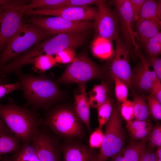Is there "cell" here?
Wrapping results in <instances>:
<instances>
[{
	"mask_svg": "<svg viewBox=\"0 0 161 161\" xmlns=\"http://www.w3.org/2000/svg\"><path fill=\"white\" fill-rule=\"evenodd\" d=\"M0 117L22 145L32 143L43 123L37 114L18 106L10 98L7 104H0Z\"/></svg>",
	"mask_w": 161,
	"mask_h": 161,
	"instance_id": "cell-1",
	"label": "cell"
},
{
	"mask_svg": "<svg viewBox=\"0 0 161 161\" xmlns=\"http://www.w3.org/2000/svg\"><path fill=\"white\" fill-rule=\"evenodd\" d=\"M18 76L28 104L35 108L46 109L57 102L62 92L57 84L51 78L41 75L14 72Z\"/></svg>",
	"mask_w": 161,
	"mask_h": 161,
	"instance_id": "cell-2",
	"label": "cell"
},
{
	"mask_svg": "<svg viewBox=\"0 0 161 161\" xmlns=\"http://www.w3.org/2000/svg\"><path fill=\"white\" fill-rule=\"evenodd\" d=\"M53 34L32 24L23 22L19 30L0 54V68L35 44Z\"/></svg>",
	"mask_w": 161,
	"mask_h": 161,
	"instance_id": "cell-3",
	"label": "cell"
},
{
	"mask_svg": "<svg viewBox=\"0 0 161 161\" xmlns=\"http://www.w3.org/2000/svg\"><path fill=\"white\" fill-rule=\"evenodd\" d=\"M44 123L54 133L66 138H81L84 134L83 123L69 106L53 108L47 115Z\"/></svg>",
	"mask_w": 161,
	"mask_h": 161,
	"instance_id": "cell-4",
	"label": "cell"
},
{
	"mask_svg": "<svg viewBox=\"0 0 161 161\" xmlns=\"http://www.w3.org/2000/svg\"><path fill=\"white\" fill-rule=\"evenodd\" d=\"M106 75L105 70L98 65L86 55L80 54L69 63L58 80V83H86L96 78H102Z\"/></svg>",
	"mask_w": 161,
	"mask_h": 161,
	"instance_id": "cell-5",
	"label": "cell"
},
{
	"mask_svg": "<svg viewBox=\"0 0 161 161\" xmlns=\"http://www.w3.org/2000/svg\"><path fill=\"white\" fill-rule=\"evenodd\" d=\"M125 134L119 106L113 107L109 120L106 123L104 137L97 161H107L123 147Z\"/></svg>",
	"mask_w": 161,
	"mask_h": 161,
	"instance_id": "cell-6",
	"label": "cell"
},
{
	"mask_svg": "<svg viewBox=\"0 0 161 161\" xmlns=\"http://www.w3.org/2000/svg\"><path fill=\"white\" fill-rule=\"evenodd\" d=\"M32 24L53 34L86 32L94 28L91 21H72L62 18L53 16L46 18L32 17L29 19Z\"/></svg>",
	"mask_w": 161,
	"mask_h": 161,
	"instance_id": "cell-7",
	"label": "cell"
},
{
	"mask_svg": "<svg viewBox=\"0 0 161 161\" xmlns=\"http://www.w3.org/2000/svg\"><path fill=\"white\" fill-rule=\"evenodd\" d=\"M114 41V53L109 66L110 74L112 78L116 76L120 79L133 91L129 49L120 37Z\"/></svg>",
	"mask_w": 161,
	"mask_h": 161,
	"instance_id": "cell-8",
	"label": "cell"
},
{
	"mask_svg": "<svg viewBox=\"0 0 161 161\" xmlns=\"http://www.w3.org/2000/svg\"><path fill=\"white\" fill-rule=\"evenodd\" d=\"M97 6L98 10L94 26L97 36L114 41L120 37L118 17L105 1Z\"/></svg>",
	"mask_w": 161,
	"mask_h": 161,
	"instance_id": "cell-9",
	"label": "cell"
},
{
	"mask_svg": "<svg viewBox=\"0 0 161 161\" xmlns=\"http://www.w3.org/2000/svg\"><path fill=\"white\" fill-rule=\"evenodd\" d=\"M112 2L116 8L125 44L129 49L132 47L134 49H139L138 38L133 29L134 21L129 0H115Z\"/></svg>",
	"mask_w": 161,
	"mask_h": 161,
	"instance_id": "cell-10",
	"label": "cell"
},
{
	"mask_svg": "<svg viewBox=\"0 0 161 161\" xmlns=\"http://www.w3.org/2000/svg\"><path fill=\"white\" fill-rule=\"evenodd\" d=\"M15 6L7 5L0 15V54L23 23V13Z\"/></svg>",
	"mask_w": 161,
	"mask_h": 161,
	"instance_id": "cell-11",
	"label": "cell"
},
{
	"mask_svg": "<svg viewBox=\"0 0 161 161\" xmlns=\"http://www.w3.org/2000/svg\"><path fill=\"white\" fill-rule=\"evenodd\" d=\"M24 15H40L59 17L72 21H90L94 20L97 10L89 6L63 7L52 10L35 9L21 11Z\"/></svg>",
	"mask_w": 161,
	"mask_h": 161,
	"instance_id": "cell-12",
	"label": "cell"
},
{
	"mask_svg": "<svg viewBox=\"0 0 161 161\" xmlns=\"http://www.w3.org/2000/svg\"><path fill=\"white\" fill-rule=\"evenodd\" d=\"M32 143L40 161H62L56 140L47 131L39 128Z\"/></svg>",
	"mask_w": 161,
	"mask_h": 161,
	"instance_id": "cell-13",
	"label": "cell"
},
{
	"mask_svg": "<svg viewBox=\"0 0 161 161\" xmlns=\"http://www.w3.org/2000/svg\"><path fill=\"white\" fill-rule=\"evenodd\" d=\"M86 32L57 34L42 42L44 53L51 55L67 48L75 49L84 42Z\"/></svg>",
	"mask_w": 161,
	"mask_h": 161,
	"instance_id": "cell-14",
	"label": "cell"
},
{
	"mask_svg": "<svg viewBox=\"0 0 161 161\" xmlns=\"http://www.w3.org/2000/svg\"><path fill=\"white\" fill-rule=\"evenodd\" d=\"M140 62L132 72V83L138 90L144 92H150L154 83L158 78L153 71L150 70L147 58L139 49H134Z\"/></svg>",
	"mask_w": 161,
	"mask_h": 161,
	"instance_id": "cell-15",
	"label": "cell"
},
{
	"mask_svg": "<svg viewBox=\"0 0 161 161\" xmlns=\"http://www.w3.org/2000/svg\"><path fill=\"white\" fill-rule=\"evenodd\" d=\"M60 150L63 161H97L99 154L89 146L73 142L66 143Z\"/></svg>",
	"mask_w": 161,
	"mask_h": 161,
	"instance_id": "cell-16",
	"label": "cell"
},
{
	"mask_svg": "<svg viewBox=\"0 0 161 161\" xmlns=\"http://www.w3.org/2000/svg\"><path fill=\"white\" fill-rule=\"evenodd\" d=\"M80 93L75 96L74 109L77 115L91 133L90 123V105L86 91V83L78 85Z\"/></svg>",
	"mask_w": 161,
	"mask_h": 161,
	"instance_id": "cell-17",
	"label": "cell"
},
{
	"mask_svg": "<svg viewBox=\"0 0 161 161\" xmlns=\"http://www.w3.org/2000/svg\"><path fill=\"white\" fill-rule=\"evenodd\" d=\"M146 142L132 141L112 156L110 161H139Z\"/></svg>",
	"mask_w": 161,
	"mask_h": 161,
	"instance_id": "cell-18",
	"label": "cell"
},
{
	"mask_svg": "<svg viewBox=\"0 0 161 161\" xmlns=\"http://www.w3.org/2000/svg\"><path fill=\"white\" fill-rule=\"evenodd\" d=\"M152 123L147 120L136 119L127 122L126 127L131 137L135 140L148 141L153 128Z\"/></svg>",
	"mask_w": 161,
	"mask_h": 161,
	"instance_id": "cell-19",
	"label": "cell"
},
{
	"mask_svg": "<svg viewBox=\"0 0 161 161\" xmlns=\"http://www.w3.org/2000/svg\"><path fill=\"white\" fill-rule=\"evenodd\" d=\"M137 22V32L139 42L144 44L160 32L161 24L154 21L144 20Z\"/></svg>",
	"mask_w": 161,
	"mask_h": 161,
	"instance_id": "cell-20",
	"label": "cell"
},
{
	"mask_svg": "<svg viewBox=\"0 0 161 161\" xmlns=\"http://www.w3.org/2000/svg\"><path fill=\"white\" fill-rule=\"evenodd\" d=\"M112 41L97 36L92 44V50L93 54L100 59L110 60L114 53Z\"/></svg>",
	"mask_w": 161,
	"mask_h": 161,
	"instance_id": "cell-21",
	"label": "cell"
},
{
	"mask_svg": "<svg viewBox=\"0 0 161 161\" xmlns=\"http://www.w3.org/2000/svg\"><path fill=\"white\" fill-rule=\"evenodd\" d=\"M144 20L154 21L161 24V0H146L138 21Z\"/></svg>",
	"mask_w": 161,
	"mask_h": 161,
	"instance_id": "cell-22",
	"label": "cell"
},
{
	"mask_svg": "<svg viewBox=\"0 0 161 161\" xmlns=\"http://www.w3.org/2000/svg\"><path fill=\"white\" fill-rule=\"evenodd\" d=\"M28 4L16 7L19 11L35 9L52 10L64 7L67 0H32Z\"/></svg>",
	"mask_w": 161,
	"mask_h": 161,
	"instance_id": "cell-23",
	"label": "cell"
},
{
	"mask_svg": "<svg viewBox=\"0 0 161 161\" xmlns=\"http://www.w3.org/2000/svg\"><path fill=\"white\" fill-rule=\"evenodd\" d=\"M110 92L107 82L103 81L100 84L95 85L90 92L89 98L90 107L97 108L107 100Z\"/></svg>",
	"mask_w": 161,
	"mask_h": 161,
	"instance_id": "cell-24",
	"label": "cell"
},
{
	"mask_svg": "<svg viewBox=\"0 0 161 161\" xmlns=\"http://www.w3.org/2000/svg\"><path fill=\"white\" fill-rule=\"evenodd\" d=\"M21 142L14 135L0 131V159L3 154L17 151L21 146Z\"/></svg>",
	"mask_w": 161,
	"mask_h": 161,
	"instance_id": "cell-25",
	"label": "cell"
},
{
	"mask_svg": "<svg viewBox=\"0 0 161 161\" xmlns=\"http://www.w3.org/2000/svg\"><path fill=\"white\" fill-rule=\"evenodd\" d=\"M133 102L134 117L136 119L147 120L151 114L145 97L135 95Z\"/></svg>",
	"mask_w": 161,
	"mask_h": 161,
	"instance_id": "cell-26",
	"label": "cell"
},
{
	"mask_svg": "<svg viewBox=\"0 0 161 161\" xmlns=\"http://www.w3.org/2000/svg\"><path fill=\"white\" fill-rule=\"evenodd\" d=\"M9 161H40L32 146L29 144L22 145L21 148L15 153Z\"/></svg>",
	"mask_w": 161,
	"mask_h": 161,
	"instance_id": "cell-27",
	"label": "cell"
},
{
	"mask_svg": "<svg viewBox=\"0 0 161 161\" xmlns=\"http://www.w3.org/2000/svg\"><path fill=\"white\" fill-rule=\"evenodd\" d=\"M32 64L34 68L37 70L44 72L56 66L58 63L52 55L45 54L37 57Z\"/></svg>",
	"mask_w": 161,
	"mask_h": 161,
	"instance_id": "cell-28",
	"label": "cell"
},
{
	"mask_svg": "<svg viewBox=\"0 0 161 161\" xmlns=\"http://www.w3.org/2000/svg\"><path fill=\"white\" fill-rule=\"evenodd\" d=\"M97 109L99 127L102 128L109 120L113 110L112 101L110 97Z\"/></svg>",
	"mask_w": 161,
	"mask_h": 161,
	"instance_id": "cell-29",
	"label": "cell"
},
{
	"mask_svg": "<svg viewBox=\"0 0 161 161\" xmlns=\"http://www.w3.org/2000/svg\"><path fill=\"white\" fill-rule=\"evenodd\" d=\"M144 47L149 57L158 56L161 52V32L157 34L148 40Z\"/></svg>",
	"mask_w": 161,
	"mask_h": 161,
	"instance_id": "cell-30",
	"label": "cell"
},
{
	"mask_svg": "<svg viewBox=\"0 0 161 161\" xmlns=\"http://www.w3.org/2000/svg\"><path fill=\"white\" fill-rule=\"evenodd\" d=\"M145 97L151 115L156 120H161V103L152 93Z\"/></svg>",
	"mask_w": 161,
	"mask_h": 161,
	"instance_id": "cell-31",
	"label": "cell"
},
{
	"mask_svg": "<svg viewBox=\"0 0 161 161\" xmlns=\"http://www.w3.org/2000/svg\"><path fill=\"white\" fill-rule=\"evenodd\" d=\"M113 78L115 82L114 91L116 98L118 102L122 103L127 100L128 87L117 77L114 76Z\"/></svg>",
	"mask_w": 161,
	"mask_h": 161,
	"instance_id": "cell-32",
	"label": "cell"
},
{
	"mask_svg": "<svg viewBox=\"0 0 161 161\" xmlns=\"http://www.w3.org/2000/svg\"><path fill=\"white\" fill-rule=\"evenodd\" d=\"M104 134L102 128L98 127L91 133L89 139V147L93 149L101 147L104 139Z\"/></svg>",
	"mask_w": 161,
	"mask_h": 161,
	"instance_id": "cell-33",
	"label": "cell"
},
{
	"mask_svg": "<svg viewBox=\"0 0 161 161\" xmlns=\"http://www.w3.org/2000/svg\"><path fill=\"white\" fill-rule=\"evenodd\" d=\"M75 49L67 48L58 52L55 57L57 62L64 64L71 62L76 57Z\"/></svg>",
	"mask_w": 161,
	"mask_h": 161,
	"instance_id": "cell-34",
	"label": "cell"
},
{
	"mask_svg": "<svg viewBox=\"0 0 161 161\" xmlns=\"http://www.w3.org/2000/svg\"><path fill=\"white\" fill-rule=\"evenodd\" d=\"M149 145L152 148L161 146V126L160 123L157 124L153 127L148 138Z\"/></svg>",
	"mask_w": 161,
	"mask_h": 161,
	"instance_id": "cell-35",
	"label": "cell"
},
{
	"mask_svg": "<svg viewBox=\"0 0 161 161\" xmlns=\"http://www.w3.org/2000/svg\"><path fill=\"white\" fill-rule=\"evenodd\" d=\"M120 110L121 116L127 122L133 120L134 117L133 101L127 100L123 102Z\"/></svg>",
	"mask_w": 161,
	"mask_h": 161,
	"instance_id": "cell-36",
	"label": "cell"
},
{
	"mask_svg": "<svg viewBox=\"0 0 161 161\" xmlns=\"http://www.w3.org/2000/svg\"><path fill=\"white\" fill-rule=\"evenodd\" d=\"M103 1L102 0H67L64 7H84L93 4H96L97 5Z\"/></svg>",
	"mask_w": 161,
	"mask_h": 161,
	"instance_id": "cell-37",
	"label": "cell"
},
{
	"mask_svg": "<svg viewBox=\"0 0 161 161\" xmlns=\"http://www.w3.org/2000/svg\"><path fill=\"white\" fill-rule=\"evenodd\" d=\"M149 66L152 67L157 78L161 80V59L158 56L149 57L147 59Z\"/></svg>",
	"mask_w": 161,
	"mask_h": 161,
	"instance_id": "cell-38",
	"label": "cell"
},
{
	"mask_svg": "<svg viewBox=\"0 0 161 161\" xmlns=\"http://www.w3.org/2000/svg\"><path fill=\"white\" fill-rule=\"evenodd\" d=\"M134 21H137L140 13L146 0H129Z\"/></svg>",
	"mask_w": 161,
	"mask_h": 161,
	"instance_id": "cell-39",
	"label": "cell"
},
{
	"mask_svg": "<svg viewBox=\"0 0 161 161\" xmlns=\"http://www.w3.org/2000/svg\"><path fill=\"white\" fill-rule=\"evenodd\" d=\"M21 88L19 81L12 84L0 85V98L13 91Z\"/></svg>",
	"mask_w": 161,
	"mask_h": 161,
	"instance_id": "cell-40",
	"label": "cell"
},
{
	"mask_svg": "<svg viewBox=\"0 0 161 161\" xmlns=\"http://www.w3.org/2000/svg\"><path fill=\"white\" fill-rule=\"evenodd\" d=\"M153 148L145 147L139 161H156L155 151Z\"/></svg>",
	"mask_w": 161,
	"mask_h": 161,
	"instance_id": "cell-41",
	"label": "cell"
},
{
	"mask_svg": "<svg viewBox=\"0 0 161 161\" xmlns=\"http://www.w3.org/2000/svg\"><path fill=\"white\" fill-rule=\"evenodd\" d=\"M151 93L153 94L161 103V80L157 78L152 86Z\"/></svg>",
	"mask_w": 161,
	"mask_h": 161,
	"instance_id": "cell-42",
	"label": "cell"
},
{
	"mask_svg": "<svg viewBox=\"0 0 161 161\" xmlns=\"http://www.w3.org/2000/svg\"><path fill=\"white\" fill-rule=\"evenodd\" d=\"M17 0H0V15L3 10L8 5H16Z\"/></svg>",
	"mask_w": 161,
	"mask_h": 161,
	"instance_id": "cell-43",
	"label": "cell"
},
{
	"mask_svg": "<svg viewBox=\"0 0 161 161\" xmlns=\"http://www.w3.org/2000/svg\"><path fill=\"white\" fill-rule=\"evenodd\" d=\"M0 131L7 134L14 135L7 127L3 121L0 117Z\"/></svg>",
	"mask_w": 161,
	"mask_h": 161,
	"instance_id": "cell-44",
	"label": "cell"
},
{
	"mask_svg": "<svg viewBox=\"0 0 161 161\" xmlns=\"http://www.w3.org/2000/svg\"><path fill=\"white\" fill-rule=\"evenodd\" d=\"M7 81L5 75L0 76V85L7 84Z\"/></svg>",
	"mask_w": 161,
	"mask_h": 161,
	"instance_id": "cell-45",
	"label": "cell"
},
{
	"mask_svg": "<svg viewBox=\"0 0 161 161\" xmlns=\"http://www.w3.org/2000/svg\"><path fill=\"white\" fill-rule=\"evenodd\" d=\"M156 157L157 159H161V146L157 147L155 151Z\"/></svg>",
	"mask_w": 161,
	"mask_h": 161,
	"instance_id": "cell-46",
	"label": "cell"
},
{
	"mask_svg": "<svg viewBox=\"0 0 161 161\" xmlns=\"http://www.w3.org/2000/svg\"><path fill=\"white\" fill-rule=\"evenodd\" d=\"M156 161H161V159H159L156 158Z\"/></svg>",
	"mask_w": 161,
	"mask_h": 161,
	"instance_id": "cell-47",
	"label": "cell"
},
{
	"mask_svg": "<svg viewBox=\"0 0 161 161\" xmlns=\"http://www.w3.org/2000/svg\"><path fill=\"white\" fill-rule=\"evenodd\" d=\"M7 160H8L6 159L3 161H7Z\"/></svg>",
	"mask_w": 161,
	"mask_h": 161,
	"instance_id": "cell-48",
	"label": "cell"
},
{
	"mask_svg": "<svg viewBox=\"0 0 161 161\" xmlns=\"http://www.w3.org/2000/svg\"><path fill=\"white\" fill-rule=\"evenodd\" d=\"M7 161H9V160H7Z\"/></svg>",
	"mask_w": 161,
	"mask_h": 161,
	"instance_id": "cell-49",
	"label": "cell"
}]
</instances>
